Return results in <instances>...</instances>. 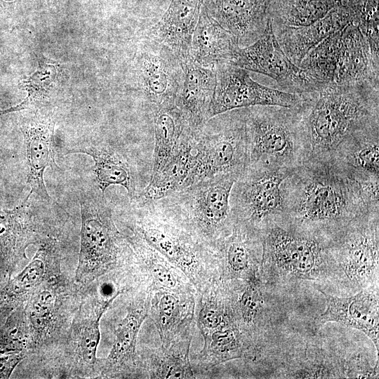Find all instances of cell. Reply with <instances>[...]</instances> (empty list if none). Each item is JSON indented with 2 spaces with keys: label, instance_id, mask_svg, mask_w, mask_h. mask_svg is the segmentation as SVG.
Here are the masks:
<instances>
[{
  "label": "cell",
  "instance_id": "cell-32",
  "mask_svg": "<svg viewBox=\"0 0 379 379\" xmlns=\"http://www.w3.org/2000/svg\"><path fill=\"white\" fill-rule=\"evenodd\" d=\"M154 119V148L151 175L161 170L177 152L187 124L175 102L152 111Z\"/></svg>",
  "mask_w": 379,
  "mask_h": 379
},
{
  "label": "cell",
  "instance_id": "cell-29",
  "mask_svg": "<svg viewBox=\"0 0 379 379\" xmlns=\"http://www.w3.org/2000/svg\"><path fill=\"white\" fill-rule=\"evenodd\" d=\"M239 48L234 36L211 17L204 5L192 34L190 56L201 66L215 68L230 62Z\"/></svg>",
  "mask_w": 379,
  "mask_h": 379
},
{
  "label": "cell",
  "instance_id": "cell-22",
  "mask_svg": "<svg viewBox=\"0 0 379 379\" xmlns=\"http://www.w3.org/2000/svg\"><path fill=\"white\" fill-rule=\"evenodd\" d=\"M204 0H171L159 21L145 32V36L168 48L182 64L191 58L192 34Z\"/></svg>",
  "mask_w": 379,
  "mask_h": 379
},
{
  "label": "cell",
  "instance_id": "cell-35",
  "mask_svg": "<svg viewBox=\"0 0 379 379\" xmlns=\"http://www.w3.org/2000/svg\"><path fill=\"white\" fill-rule=\"evenodd\" d=\"M58 257V244L53 239L43 244L25 270L7 286L10 297L22 298L40 286L47 278L48 263Z\"/></svg>",
  "mask_w": 379,
  "mask_h": 379
},
{
  "label": "cell",
  "instance_id": "cell-27",
  "mask_svg": "<svg viewBox=\"0 0 379 379\" xmlns=\"http://www.w3.org/2000/svg\"><path fill=\"white\" fill-rule=\"evenodd\" d=\"M379 69L372 62L368 44L359 27L350 24L341 31L334 83L370 82L379 86Z\"/></svg>",
  "mask_w": 379,
  "mask_h": 379
},
{
  "label": "cell",
  "instance_id": "cell-30",
  "mask_svg": "<svg viewBox=\"0 0 379 379\" xmlns=\"http://www.w3.org/2000/svg\"><path fill=\"white\" fill-rule=\"evenodd\" d=\"M194 140L195 135L187 126L177 152L161 170L150 177L141 194L133 200L155 201L181 189L194 165Z\"/></svg>",
  "mask_w": 379,
  "mask_h": 379
},
{
  "label": "cell",
  "instance_id": "cell-16",
  "mask_svg": "<svg viewBox=\"0 0 379 379\" xmlns=\"http://www.w3.org/2000/svg\"><path fill=\"white\" fill-rule=\"evenodd\" d=\"M262 237L241 222H234L232 232L222 240L215 252L222 281H243L258 272L262 261Z\"/></svg>",
  "mask_w": 379,
  "mask_h": 379
},
{
  "label": "cell",
  "instance_id": "cell-4",
  "mask_svg": "<svg viewBox=\"0 0 379 379\" xmlns=\"http://www.w3.org/2000/svg\"><path fill=\"white\" fill-rule=\"evenodd\" d=\"M301 107H246V167L293 171L308 160L310 145Z\"/></svg>",
  "mask_w": 379,
  "mask_h": 379
},
{
  "label": "cell",
  "instance_id": "cell-20",
  "mask_svg": "<svg viewBox=\"0 0 379 379\" xmlns=\"http://www.w3.org/2000/svg\"><path fill=\"white\" fill-rule=\"evenodd\" d=\"M183 65V76L175 104L196 135L209 118L215 86V69L201 66L190 58Z\"/></svg>",
  "mask_w": 379,
  "mask_h": 379
},
{
  "label": "cell",
  "instance_id": "cell-2",
  "mask_svg": "<svg viewBox=\"0 0 379 379\" xmlns=\"http://www.w3.org/2000/svg\"><path fill=\"white\" fill-rule=\"evenodd\" d=\"M378 90L370 82L332 83L303 93L301 109L310 145L308 160H332L347 139L379 124Z\"/></svg>",
  "mask_w": 379,
  "mask_h": 379
},
{
  "label": "cell",
  "instance_id": "cell-26",
  "mask_svg": "<svg viewBox=\"0 0 379 379\" xmlns=\"http://www.w3.org/2000/svg\"><path fill=\"white\" fill-rule=\"evenodd\" d=\"M193 336H185L138 353V378L150 379L196 378L190 359Z\"/></svg>",
  "mask_w": 379,
  "mask_h": 379
},
{
  "label": "cell",
  "instance_id": "cell-1",
  "mask_svg": "<svg viewBox=\"0 0 379 379\" xmlns=\"http://www.w3.org/2000/svg\"><path fill=\"white\" fill-rule=\"evenodd\" d=\"M284 222L333 237L359 216L379 211L359 183L333 161L309 159L281 184Z\"/></svg>",
  "mask_w": 379,
  "mask_h": 379
},
{
  "label": "cell",
  "instance_id": "cell-28",
  "mask_svg": "<svg viewBox=\"0 0 379 379\" xmlns=\"http://www.w3.org/2000/svg\"><path fill=\"white\" fill-rule=\"evenodd\" d=\"M30 197L11 210H0V266L7 271L25 257L27 246L39 239Z\"/></svg>",
  "mask_w": 379,
  "mask_h": 379
},
{
  "label": "cell",
  "instance_id": "cell-3",
  "mask_svg": "<svg viewBox=\"0 0 379 379\" xmlns=\"http://www.w3.org/2000/svg\"><path fill=\"white\" fill-rule=\"evenodd\" d=\"M130 201L132 233L182 271L197 292L220 279L216 253L200 243L161 199Z\"/></svg>",
  "mask_w": 379,
  "mask_h": 379
},
{
  "label": "cell",
  "instance_id": "cell-5",
  "mask_svg": "<svg viewBox=\"0 0 379 379\" xmlns=\"http://www.w3.org/2000/svg\"><path fill=\"white\" fill-rule=\"evenodd\" d=\"M79 204L81 229L76 279L88 283L131 262L133 251L117 227L112 208L100 190L83 193Z\"/></svg>",
  "mask_w": 379,
  "mask_h": 379
},
{
  "label": "cell",
  "instance_id": "cell-21",
  "mask_svg": "<svg viewBox=\"0 0 379 379\" xmlns=\"http://www.w3.org/2000/svg\"><path fill=\"white\" fill-rule=\"evenodd\" d=\"M347 171L363 190H379V124L360 131L344 142L332 160Z\"/></svg>",
  "mask_w": 379,
  "mask_h": 379
},
{
  "label": "cell",
  "instance_id": "cell-38",
  "mask_svg": "<svg viewBox=\"0 0 379 379\" xmlns=\"http://www.w3.org/2000/svg\"><path fill=\"white\" fill-rule=\"evenodd\" d=\"M355 23L368 44L372 62L379 69L378 0H347Z\"/></svg>",
  "mask_w": 379,
  "mask_h": 379
},
{
  "label": "cell",
  "instance_id": "cell-31",
  "mask_svg": "<svg viewBox=\"0 0 379 379\" xmlns=\"http://www.w3.org/2000/svg\"><path fill=\"white\" fill-rule=\"evenodd\" d=\"M202 349L192 363L196 378L230 360L248 357V348L236 322L201 334Z\"/></svg>",
  "mask_w": 379,
  "mask_h": 379
},
{
  "label": "cell",
  "instance_id": "cell-18",
  "mask_svg": "<svg viewBox=\"0 0 379 379\" xmlns=\"http://www.w3.org/2000/svg\"><path fill=\"white\" fill-rule=\"evenodd\" d=\"M270 0H204V6L236 39L240 48L255 42L269 19Z\"/></svg>",
  "mask_w": 379,
  "mask_h": 379
},
{
  "label": "cell",
  "instance_id": "cell-14",
  "mask_svg": "<svg viewBox=\"0 0 379 379\" xmlns=\"http://www.w3.org/2000/svg\"><path fill=\"white\" fill-rule=\"evenodd\" d=\"M126 315L114 331V340L108 356L99 360L102 375L107 378H138V337L148 317L150 291L140 284L131 291Z\"/></svg>",
  "mask_w": 379,
  "mask_h": 379
},
{
  "label": "cell",
  "instance_id": "cell-25",
  "mask_svg": "<svg viewBox=\"0 0 379 379\" xmlns=\"http://www.w3.org/2000/svg\"><path fill=\"white\" fill-rule=\"evenodd\" d=\"M126 238L133 251V266L140 282L150 291L197 292L182 271L145 241L133 233Z\"/></svg>",
  "mask_w": 379,
  "mask_h": 379
},
{
  "label": "cell",
  "instance_id": "cell-6",
  "mask_svg": "<svg viewBox=\"0 0 379 379\" xmlns=\"http://www.w3.org/2000/svg\"><path fill=\"white\" fill-rule=\"evenodd\" d=\"M240 175L206 179L162 198L192 234L208 249L216 250L232 230L230 197Z\"/></svg>",
  "mask_w": 379,
  "mask_h": 379
},
{
  "label": "cell",
  "instance_id": "cell-10",
  "mask_svg": "<svg viewBox=\"0 0 379 379\" xmlns=\"http://www.w3.org/2000/svg\"><path fill=\"white\" fill-rule=\"evenodd\" d=\"M134 90L153 111L175 102L183 76V65L164 44L144 36L131 66Z\"/></svg>",
  "mask_w": 379,
  "mask_h": 379
},
{
  "label": "cell",
  "instance_id": "cell-34",
  "mask_svg": "<svg viewBox=\"0 0 379 379\" xmlns=\"http://www.w3.org/2000/svg\"><path fill=\"white\" fill-rule=\"evenodd\" d=\"M341 31L329 35L311 49L299 65L321 88L334 83Z\"/></svg>",
  "mask_w": 379,
  "mask_h": 379
},
{
  "label": "cell",
  "instance_id": "cell-15",
  "mask_svg": "<svg viewBox=\"0 0 379 379\" xmlns=\"http://www.w3.org/2000/svg\"><path fill=\"white\" fill-rule=\"evenodd\" d=\"M55 119L51 115L37 112L23 121L20 131L24 138L26 157L29 166L27 184L30 186L29 194H36L51 203L44 182L46 168L60 169L55 163L54 129Z\"/></svg>",
  "mask_w": 379,
  "mask_h": 379
},
{
  "label": "cell",
  "instance_id": "cell-11",
  "mask_svg": "<svg viewBox=\"0 0 379 379\" xmlns=\"http://www.w3.org/2000/svg\"><path fill=\"white\" fill-rule=\"evenodd\" d=\"M215 86L209 109V118L235 109L258 105L300 107L305 96L262 85L252 79L248 72L230 62L217 65Z\"/></svg>",
  "mask_w": 379,
  "mask_h": 379
},
{
  "label": "cell",
  "instance_id": "cell-33",
  "mask_svg": "<svg viewBox=\"0 0 379 379\" xmlns=\"http://www.w3.org/2000/svg\"><path fill=\"white\" fill-rule=\"evenodd\" d=\"M333 0H270L268 15L272 25L306 26L324 18Z\"/></svg>",
  "mask_w": 379,
  "mask_h": 379
},
{
  "label": "cell",
  "instance_id": "cell-40",
  "mask_svg": "<svg viewBox=\"0 0 379 379\" xmlns=\"http://www.w3.org/2000/svg\"><path fill=\"white\" fill-rule=\"evenodd\" d=\"M336 4H343L346 1H347V0H333Z\"/></svg>",
  "mask_w": 379,
  "mask_h": 379
},
{
  "label": "cell",
  "instance_id": "cell-24",
  "mask_svg": "<svg viewBox=\"0 0 379 379\" xmlns=\"http://www.w3.org/2000/svg\"><path fill=\"white\" fill-rule=\"evenodd\" d=\"M73 153H84L93 158V171L103 194L108 187L117 185L126 190L130 200L141 194L137 167L126 150L110 145H98L70 149L67 154Z\"/></svg>",
  "mask_w": 379,
  "mask_h": 379
},
{
  "label": "cell",
  "instance_id": "cell-19",
  "mask_svg": "<svg viewBox=\"0 0 379 379\" xmlns=\"http://www.w3.org/2000/svg\"><path fill=\"white\" fill-rule=\"evenodd\" d=\"M196 293L166 290L150 291L148 317L154 323L161 344L193 336Z\"/></svg>",
  "mask_w": 379,
  "mask_h": 379
},
{
  "label": "cell",
  "instance_id": "cell-41",
  "mask_svg": "<svg viewBox=\"0 0 379 379\" xmlns=\"http://www.w3.org/2000/svg\"><path fill=\"white\" fill-rule=\"evenodd\" d=\"M3 1L10 2V1H13L15 0H3Z\"/></svg>",
  "mask_w": 379,
  "mask_h": 379
},
{
  "label": "cell",
  "instance_id": "cell-37",
  "mask_svg": "<svg viewBox=\"0 0 379 379\" xmlns=\"http://www.w3.org/2000/svg\"><path fill=\"white\" fill-rule=\"evenodd\" d=\"M114 300H99L93 313L74 326L73 333L77 351L82 361L88 366H93L98 364L96 352L100 338V319Z\"/></svg>",
  "mask_w": 379,
  "mask_h": 379
},
{
  "label": "cell",
  "instance_id": "cell-17",
  "mask_svg": "<svg viewBox=\"0 0 379 379\" xmlns=\"http://www.w3.org/2000/svg\"><path fill=\"white\" fill-rule=\"evenodd\" d=\"M356 24L354 14L347 4H336L324 18L300 27L272 25L275 37L283 51L299 66L307 53L321 41L350 24Z\"/></svg>",
  "mask_w": 379,
  "mask_h": 379
},
{
  "label": "cell",
  "instance_id": "cell-23",
  "mask_svg": "<svg viewBox=\"0 0 379 379\" xmlns=\"http://www.w3.org/2000/svg\"><path fill=\"white\" fill-rule=\"evenodd\" d=\"M323 293L326 309L317 321L320 324L338 322L363 332L373 343L377 352L379 347V314L378 293L362 290L349 297H338Z\"/></svg>",
  "mask_w": 379,
  "mask_h": 379
},
{
  "label": "cell",
  "instance_id": "cell-8",
  "mask_svg": "<svg viewBox=\"0 0 379 379\" xmlns=\"http://www.w3.org/2000/svg\"><path fill=\"white\" fill-rule=\"evenodd\" d=\"M331 239L284 221L275 223L263 233L261 266L277 277L314 280L331 260Z\"/></svg>",
  "mask_w": 379,
  "mask_h": 379
},
{
  "label": "cell",
  "instance_id": "cell-13",
  "mask_svg": "<svg viewBox=\"0 0 379 379\" xmlns=\"http://www.w3.org/2000/svg\"><path fill=\"white\" fill-rule=\"evenodd\" d=\"M230 62L271 77L284 91L291 93L301 95L321 88L283 51L274 34L270 18L263 34L252 44L239 47Z\"/></svg>",
  "mask_w": 379,
  "mask_h": 379
},
{
  "label": "cell",
  "instance_id": "cell-9",
  "mask_svg": "<svg viewBox=\"0 0 379 379\" xmlns=\"http://www.w3.org/2000/svg\"><path fill=\"white\" fill-rule=\"evenodd\" d=\"M292 171L248 166L234 183L230 204L234 222L262 234L284 220L281 184Z\"/></svg>",
  "mask_w": 379,
  "mask_h": 379
},
{
  "label": "cell",
  "instance_id": "cell-36",
  "mask_svg": "<svg viewBox=\"0 0 379 379\" xmlns=\"http://www.w3.org/2000/svg\"><path fill=\"white\" fill-rule=\"evenodd\" d=\"M56 77L55 66L48 61L38 59L36 69L19 84L20 88L27 92L25 99L15 106L0 109V115L40 107L49 98Z\"/></svg>",
  "mask_w": 379,
  "mask_h": 379
},
{
  "label": "cell",
  "instance_id": "cell-7",
  "mask_svg": "<svg viewBox=\"0 0 379 379\" xmlns=\"http://www.w3.org/2000/svg\"><path fill=\"white\" fill-rule=\"evenodd\" d=\"M246 115V107L239 108L206 121L195 135L194 165L182 188L218 175H241L248 164Z\"/></svg>",
  "mask_w": 379,
  "mask_h": 379
},
{
  "label": "cell",
  "instance_id": "cell-12",
  "mask_svg": "<svg viewBox=\"0 0 379 379\" xmlns=\"http://www.w3.org/2000/svg\"><path fill=\"white\" fill-rule=\"evenodd\" d=\"M378 214L379 211H368L331 239V260L350 281L359 285L378 274Z\"/></svg>",
  "mask_w": 379,
  "mask_h": 379
},
{
  "label": "cell",
  "instance_id": "cell-39",
  "mask_svg": "<svg viewBox=\"0 0 379 379\" xmlns=\"http://www.w3.org/2000/svg\"><path fill=\"white\" fill-rule=\"evenodd\" d=\"M39 286L31 295L27 315L36 335L46 333L53 319L56 294L53 287Z\"/></svg>",
  "mask_w": 379,
  "mask_h": 379
}]
</instances>
